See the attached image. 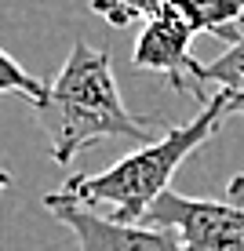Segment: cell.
I'll list each match as a JSON object with an SVG mask.
<instances>
[{"mask_svg":"<svg viewBox=\"0 0 244 251\" xmlns=\"http://www.w3.org/2000/svg\"><path fill=\"white\" fill-rule=\"evenodd\" d=\"M44 91H48V84H44V80L29 76V73H26V69L15 62L11 55H7L4 48H0V95H26V99L37 106V102L44 99Z\"/></svg>","mask_w":244,"mask_h":251,"instance_id":"9","label":"cell"},{"mask_svg":"<svg viewBox=\"0 0 244 251\" xmlns=\"http://www.w3.org/2000/svg\"><path fill=\"white\" fill-rule=\"evenodd\" d=\"M7 186H11V175H7V171H0V197H4Z\"/></svg>","mask_w":244,"mask_h":251,"instance_id":"11","label":"cell"},{"mask_svg":"<svg viewBox=\"0 0 244 251\" xmlns=\"http://www.w3.org/2000/svg\"><path fill=\"white\" fill-rule=\"evenodd\" d=\"M226 117L222 95H212L204 109L179 127H168L161 138L138 146L135 153L120 157L113 168L99 171V175H73L62 182V193L73 197L77 204L91 207V211H106V219L117 222H142L146 211L171 189V175L179 164L215 138L219 120Z\"/></svg>","mask_w":244,"mask_h":251,"instance_id":"2","label":"cell"},{"mask_svg":"<svg viewBox=\"0 0 244 251\" xmlns=\"http://www.w3.org/2000/svg\"><path fill=\"white\" fill-rule=\"evenodd\" d=\"M168 7H171V0H91V11L102 15L109 25H132L138 19L150 22Z\"/></svg>","mask_w":244,"mask_h":251,"instance_id":"8","label":"cell"},{"mask_svg":"<svg viewBox=\"0 0 244 251\" xmlns=\"http://www.w3.org/2000/svg\"><path fill=\"white\" fill-rule=\"evenodd\" d=\"M190 40H193V29L168 7L142 25L132 51V66L146 73H161L168 88L193 91L200 102H208L212 95H204V66L190 55Z\"/></svg>","mask_w":244,"mask_h":251,"instance_id":"5","label":"cell"},{"mask_svg":"<svg viewBox=\"0 0 244 251\" xmlns=\"http://www.w3.org/2000/svg\"><path fill=\"white\" fill-rule=\"evenodd\" d=\"M204 80H215L222 88L219 95L226 102V117H244V37L204 66Z\"/></svg>","mask_w":244,"mask_h":251,"instance_id":"7","label":"cell"},{"mask_svg":"<svg viewBox=\"0 0 244 251\" xmlns=\"http://www.w3.org/2000/svg\"><path fill=\"white\" fill-rule=\"evenodd\" d=\"M37 120L48 135L55 164H69L81 150L106 138H142L146 120L124 106L109 51L73 40L66 66L37 102Z\"/></svg>","mask_w":244,"mask_h":251,"instance_id":"1","label":"cell"},{"mask_svg":"<svg viewBox=\"0 0 244 251\" xmlns=\"http://www.w3.org/2000/svg\"><path fill=\"white\" fill-rule=\"evenodd\" d=\"M142 222L175 233L186 251H244V207L230 201H193L168 189Z\"/></svg>","mask_w":244,"mask_h":251,"instance_id":"3","label":"cell"},{"mask_svg":"<svg viewBox=\"0 0 244 251\" xmlns=\"http://www.w3.org/2000/svg\"><path fill=\"white\" fill-rule=\"evenodd\" d=\"M171 11L193 33H212L226 44H237L244 37V0H171Z\"/></svg>","mask_w":244,"mask_h":251,"instance_id":"6","label":"cell"},{"mask_svg":"<svg viewBox=\"0 0 244 251\" xmlns=\"http://www.w3.org/2000/svg\"><path fill=\"white\" fill-rule=\"evenodd\" d=\"M44 207L77 237L81 251H186L175 233L146 226V222H117L91 207L77 204L62 189L44 197Z\"/></svg>","mask_w":244,"mask_h":251,"instance_id":"4","label":"cell"},{"mask_svg":"<svg viewBox=\"0 0 244 251\" xmlns=\"http://www.w3.org/2000/svg\"><path fill=\"white\" fill-rule=\"evenodd\" d=\"M226 197H230V204L244 207V171H241V175H233L230 182H226Z\"/></svg>","mask_w":244,"mask_h":251,"instance_id":"10","label":"cell"}]
</instances>
